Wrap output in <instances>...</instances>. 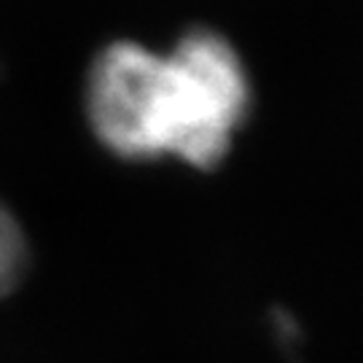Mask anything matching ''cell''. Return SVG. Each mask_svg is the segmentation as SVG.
<instances>
[{"instance_id": "obj_1", "label": "cell", "mask_w": 363, "mask_h": 363, "mask_svg": "<svg viewBox=\"0 0 363 363\" xmlns=\"http://www.w3.org/2000/svg\"><path fill=\"white\" fill-rule=\"evenodd\" d=\"M91 132L132 162L175 156L196 169L226 159L250 111V81L220 33L191 27L172 52L113 40L97 52L84 91Z\"/></svg>"}, {"instance_id": "obj_2", "label": "cell", "mask_w": 363, "mask_h": 363, "mask_svg": "<svg viewBox=\"0 0 363 363\" xmlns=\"http://www.w3.org/2000/svg\"><path fill=\"white\" fill-rule=\"evenodd\" d=\"M27 267H30L27 237L11 210L0 202V296H6L22 283Z\"/></svg>"}]
</instances>
